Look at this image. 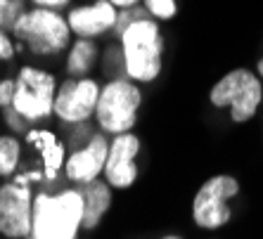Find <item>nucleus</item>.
Here are the masks:
<instances>
[{
	"instance_id": "f257e3e1",
	"label": "nucleus",
	"mask_w": 263,
	"mask_h": 239,
	"mask_svg": "<svg viewBox=\"0 0 263 239\" xmlns=\"http://www.w3.org/2000/svg\"><path fill=\"white\" fill-rule=\"evenodd\" d=\"M83 225V196L79 190L41 194L33 204L29 239H73Z\"/></svg>"
},
{
	"instance_id": "f03ea898",
	"label": "nucleus",
	"mask_w": 263,
	"mask_h": 239,
	"mask_svg": "<svg viewBox=\"0 0 263 239\" xmlns=\"http://www.w3.org/2000/svg\"><path fill=\"white\" fill-rule=\"evenodd\" d=\"M126 71L135 81H152L161 71V36L154 22L138 19L121 33Z\"/></svg>"
},
{
	"instance_id": "7ed1b4c3",
	"label": "nucleus",
	"mask_w": 263,
	"mask_h": 239,
	"mask_svg": "<svg viewBox=\"0 0 263 239\" xmlns=\"http://www.w3.org/2000/svg\"><path fill=\"white\" fill-rule=\"evenodd\" d=\"M12 33L24 41L38 55H52L60 52L69 43V26L67 22L55 14L52 10H33L24 12L17 19Z\"/></svg>"
},
{
	"instance_id": "20e7f679",
	"label": "nucleus",
	"mask_w": 263,
	"mask_h": 239,
	"mask_svg": "<svg viewBox=\"0 0 263 239\" xmlns=\"http://www.w3.org/2000/svg\"><path fill=\"white\" fill-rule=\"evenodd\" d=\"M55 109V78L41 69L24 67L14 81L12 111L22 118L36 121L45 118Z\"/></svg>"
},
{
	"instance_id": "39448f33",
	"label": "nucleus",
	"mask_w": 263,
	"mask_h": 239,
	"mask_svg": "<svg viewBox=\"0 0 263 239\" xmlns=\"http://www.w3.org/2000/svg\"><path fill=\"white\" fill-rule=\"evenodd\" d=\"M261 95V83H258L256 76L249 74L247 69H237V71H230L216 83V88L211 90V102L216 107L228 105L233 109V118L242 123L249 121L256 114Z\"/></svg>"
},
{
	"instance_id": "423d86ee",
	"label": "nucleus",
	"mask_w": 263,
	"mask_h": 239,
	"mask_svg": "<svg viewBox=\"0 0 263 239\" xmlns=\"http://www.w3.org/2000/svg\"><path fill=\"white\" fill-rule=\"evenodd\" d=\"M140 107V90L128 81H111L100 92L98 99V121L109 133H126L135 123V111Z\"/></svg>"
},
{
	"instance_id": "0eeeda50",
	"label": "nucleus",
	"mask_w": 263,
	"mask_h": 239,
	"mask_svg": "<svg viewBox=\"0 0 263 239\" xmlns=\"http://www.w3.org/2000/svg\"><path fill=\"white\" fill-rule=\"evenodd\" d=\"M29 173L17 175L14 183L0 187V234L10 239L29 237L33 221V204L29 192Z\"/></svg>"
},
{
	"instance_id": "6e6552de",
	"label": "nucleus",
	"mask_w": 263,
	"mask_h": 239,
	"mask_svg": "<svg viewBox=\"0 0 263 239\" xmlns=\"http://www.w3.org/2000/svg\"><path fill=\"white\" fill-rule=\"evenodd\" d=\"M239 192V185L230 175H216L209 183L202 185V190L197 192L195 204H192V215L199 227L216 230L230 221V209L228 199H233Z\"/></svg>"
},
{
	"instance_id": "1a4fd4ad",
	"label": "nucleus",
	"mask_w": 263,
	"mask_h": 239,
	"mask_svg": "<svg viewBox=\"0 0 263 239\" xmlns=\"http://www.w3.org/2000/svg\"><path fill=\"white\" fill-rule=\"evenodd\" d=\"M100 90L98 83L83 78V81H69L55 97V114L64 121H83L92 114L98 107Z\"/></svg>"
},
{
	"instance_id": "9d476101",
	"label": "nucleus",
	"mask_w": 263,
	"mask_h": 239,
	"mask_svg": "<svg viewBox=\"0 0 263 239\" xmlns=\"http://www.w3.org/2000/svg\"><path fill=\"white\" fill-rule=\"evenodd\" d=\"M140 149V140L135 135L121 133L111 142L109 156L104 164V173L114 187H130L135 183L138 168H135V154Z\"/></svg>"
},
{
	"instance_id": "9b49d317",
	"label": "nucleus",
	"mask_w": 263,
	"mask_h": 239,
	"mask_svg": "<svg viewBox=\"0 0 263 239\" xmlns=\"http://www.w3.org/2000/svg\"><path fill=\"white\" fill-rule=\"evenodd\" d=\"M109 156V147L102 135H92V140L88 142V147L81 152H73L67 161V175L73 183H90L98 178V173L104 168Z\"/></svg>"
},
{
	"instance_id": "f8f14e48",
	"label": "nucleus",
	"mask_w": 263,
	"mask_h": 239,
	"mask_svg": "<svg viewBox=\"0 0 263 239\" xmlns=\"http://www.w3.org/2000/svg\"><path fill=\"white\" fill-rule=\"evenodd\" d=\"M117 24V10L109 0H100L95 5L81 7L69 14V29H73L79 36H98L109 26Z\"/></svg>"
},
{
	"instance_id": "ddd939ff",
	"label": "nucleus",
	"mask_w": 263,
	"mask_h": 239,
	"mask_svg": "<svg viewBox=\"0 0 263 239\" xmlns=\"http://www.w3.org/2000/svg\"><path fill=\"white\" fill-rule=\"evenodd\" d=\"M79 194L83 196V227L92 230V227H98V223L102 221L104 211L109 209V204H111L109 190L100 180H90V183H81Z\"/></svg>"
},
{
	"instance_id": "4468645a",
	"label": "nucleus",
	"mask_w": 263,
	"mask_h": 239,
	"mask_svg": "<svg viewBox=\"0 0 263 239\" xmlns=\"http://www.w3.org/2000/svg\"><path fill=\"white\" fill-rule=\"evenodd\" d=\"M26 140H29L33 147L41 149V154H43L45 178L55 180L57 171H60V166H62V159H64V149H62V145L57 142V137L52 133H48V130H31Z\"/></svg>"
},
{
	"instance_id": "2eb2a0df",
	"label": "nucleus",
	"mask_w": 263,
	"mask_h": 239,
	"mask_svg": "<svg viewBox=\"0 0 263 239\" xmlns=\"http://www.w3.org/2000/svg\"><path fill=\"white\" fill-rule=\"evenodd\" d=\"M95 59V45H90L88 41H81V43L73 45L71 57H69V71L71 74H83L88 71Z\"/></svg>"
},
{
	"instance_id": "dca6fc26",
	"label": "nucleus",
	"mask_w": 263,
	"mask_h": 239,
	"mask_svg": "<svg viewBox=\"0 0 263 239\" xmlns=\"http://www.w3.org/2000/svg\"><path fill=\"white\" fill-rule=\"evenodd\" d=\"M19 164L17 137H0V175H12Z\"/></svg>"
},
{
	"instance_id": "f3484780",
	"label": "nucleus",
	"mask_w": 263,
	"mask_h": 239,
	"mask_svg": "<svg viewBox=\"0 0 263 239\" xmlns=\"http://www.w3.org/2000/svg\"><path fill=\"white\" fill-rule=\"evenodd\" d=\"M22 14H24L22 0H0V31H12Z\"/></svg>"
},
{
	"instance_id": "a211bd4d",
	"label": "nucleus",
	"mask_w": 263,
	"mask_h": 239,
	"mask_svg": "<svg viewBox=\"0 0 263 239\" xmlns=\"http://www.w3.org/2000/svg\"><path fill=\"white\" fill-rule=\"evenodd\" d=\"M145 3H147V10H149L154 17L168 19L176 14V3H173V0H145Z\"/></svg>"
},
{
	"instance_id": "6ab92c4d",
	"label": "nucleus",
	"mask_w": 263,
	"mask_h": 239,
	"mask_svg": "<svg viewBox=\"0 0 263 239\" xmlns=\"http://www.w3.org/2000/svg\"><path fill=\"white\" fill-rule=\"evenodd\" d=\"M12 95H14V81L10 78L0 81V107L12 105Z\"/></svg>"
},
{
	"instance_id": "aec40b11",
	"label": "nucleus",
	"mask_w": 263,
	"mask_h": 239,
	"mask_svg": "<svg viewBox=\"0 0 263 239\" xmlns=\"http://www.w3.org/2000/svg\"><path fill=\"white\" fill-rule=\"evenodd\" d=\"M12 55H14V45H12V41L7 38L5 31H0V62L12 59Z\"/></svg>"
},
{
	"instance_id": "412c9836",
	"label": "nucleus",
	"mask_w": 263,
	"mask_h": 239,
	"mask_svg": "<svg viewBox=\"0 0 263 239\" xmlns=\"http://www.w3.org/2000/svg\"><path fill=\"white\" fill-rule=\"evenodd\" d=\"M33 3H38V5H45V7H62V5H67L69 0H33Z\"/></svg>"
},
{
	"instance_id": "4be33fe9",
	"label": "nucleus",
	"mask_w": 263,
	"mask_h": 239,
	"mask_svg": "<svg viewBox=\"0 0 263 239\" xmlns=\"http://www.w3.org/2000/svg\"><path fill=\"white\" fill-rule=\"evenodd\" d=\"M111 5H119V7H128L133 5V3H138V0H109Z\"/></svg>"
},
{
	"instance_id": "5701e85b",
	"label": "nucleus",
	"mask_w": 263,
	"mask_h": 239,
	"mask_svg": "<svg viewBox=\"0 0 263 239\" xmlns=\"http://www.w3.org/2000/svg\"><path fill=\"white\" fill-rule=\"evenodd\" d=\"M258 74H261V76H263V59H261V62H258Z\"/></svg>"
},
{
	"instance_id": "b1692460",
	"label": "nucleus",
	"mask_w": 263,
	"mask_h": 239,
	"mask_svg": "<svg viewBox=\"0 0 263 239\" xmlns=\"http://www.w3.org/2000/svg\"><path fill=\"white\" fill-rule=\"evenodd\" d=\"M164 239H180V237H173V234H168V237H164Z\"/></svg>"
}]
</instances>
